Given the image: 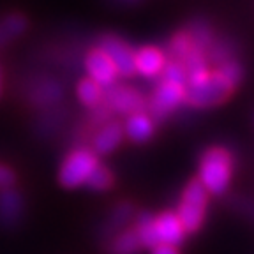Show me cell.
<instances>
[{
  "label": "cell",
  "mask_w": 254,
  "mask_h": 254,
  "mask_svg": "<svg viewBox=\"0 0 254 254\" xmlns=\"http://www.w3.org/2000/svg\"><path fill=\"white\" fill-rule=\"evenodd\" d=\"M231 173H233V159L224 148H208L199 159L198 180L208 194H222L230 186Z\"/></svg>",
  "instance_id": "6da1fadb"
},
{
  "label": "cell",
  "mask_w": 254,
  "mask_h": 254,
  "mask_svg": "<svg viewBox=\"0 0 254 254\" xmlns=\"http://www.w3.org/2000/svg\"><path fill=\"white\" fill-rule=\"evenodd\" d=\"M206 206H208V192L198 179H192L182 190L179 206L175 212L179 215L186 233H196L203 226Z\"/></svg>",
  "instance_id": "7a4b0ae2"
},
{
  "label": "cell",
  "mask_w": 254,
  "mask_h": 254,
  "mask_svg": "<svg viewBox=\"0 0 254 254\" xmlns=\"http://www.w3.org/2000/svg\"><path fill=\"white\" fill-rule=\"evenodd\" d=\"M233 85L219 71H210L199 83L186 87V103L194 108H212L224 103L233 92Z\"/></svg>",
  "instance_id": "3957f363"
},
{
  "label": "cell",
  "mask_w": 254,
  "mask_h": 254,
  "mask_svg": "<svg viewBox=\"0 0 254 254\" xmlns=\"http://www.w3.org/2000/svg\"><path fill=\"white\" fill-rule=\"evenodd\" d=\"M99 161L94 150L88 148H76L67 157L64 159L59 171V182L65 189H76V187L87 184L92 171L97 168Z\"/></svg>",
  "instance_id": "277c9868"
},
{
  "label": "cell",
  "mask_w": 254,
  "mask_h": 254,
  "mask_svg": "<svg viewBox=\"0 0 254 254\" xmlns=\"http://www.w3.org/2000/svg\"><path fill=\"white\" fill-rule=\"evenodd\" d=\"M103 104L117 115H134L139 111H145L147 101L141 95V92L136 90L129 85L115 83L104 88Z\"/></svg>",
  "instance_id": "5b68a950"
},
{
  "label": "cell",
  "mask_w": 254,
  "mask_h": 254,
  "mask_svg": "<svg viewBox=\"0 0 254 254\" xmlns=\"http://www.w3.org/2000/svg\"><path fill=\"white\" fill-rule=\"evenodd\" d=\"M184 101H186V87L161 79L147 103L148 115L152 120H164Z\"/></svg>",
  "instance_id": "8992f818"
},
{
  "label": "cell",
  "mask_w": 254,
  "mask_h": 254,
  "mask_svg": "<svg viewBox=\"0 0 254 254\" xmlns=\"http://www.w3.org/2000/svg\"><path fill=\"white\" fill-rule=\"evenodd\" d=\"M99 48L110 57V60L113 62V65H115L117 72L120 76L129 78V76H132L136 72V64H134L136 52H132V48L124 39L108 34V36L101 37Z\"/></svg>",
  "instance_id": "52a82bcc"
},
{
  "label": "cell",
  "mask_w": 254,
  "mask_h": 254,
  "mask_svg": "<svg viewBox=\"0 0 254 254\" xmlns=\"http://www.w3.org/2000/svg\"><path fill=\"white\" fill-rule=\"evenodd\" d=\"M85 69L88 72V78L94 79L95 83L103 88L115 85V79L119 76L110 57L99 46L92 48L90 52L87 53V57H85Z\"/></svg>",
  "instance_id": "ba28073f"
},
{
  "label": "cell",
  "mask_w": 254,
  "mask_h": 254,
  "mask_svg": "<svg viewBox=\"0 0 254 254\" xmlns=\"http://www.w3.org/2000/svg\"><path fill=\"white\" fill-rule=\"evenodd\" d=\"M25 215V199L14 187L0 190V228L14 230Z\"/></svg>",
  "instance_id": "9c48e42d"
},
{
  "label": "cell",
  "mask_w": 254,
  "mask_h": 254,
  "mask_svg": "<svg viewBox=\"0 0 254 254\" xmlns=\"http://www.w3.org/2000/svg\"><path fill=\"white\" fill-rule=\"evenodd\" d=\"M155 224V235H157L159 244L164 246H173L179 247L186 240V230H184L182 222H180L179 215L175 212H161L159 215H155L154 219Z\"/></svg>",
  "instance_id": "30bf717a"
},
{
  "label": "cell",
  "mask_w": 254,
  "mask_h": 254,
  "mask_svg": "<svg viewBox=\"0 0 254 254\" xmlns=\"http://www.w3.org/2000/svg\"><path fill=\"white\" fill-rule=\"evenodd\" d=\"M166 55L163 50L155 46H143L141 50L134 53L136 72H139L145 78H155L161 76L164 65H166Z\"/></svg>",
  "instance_id": "8fae6325"
},
{
  "label": "cell",
  "mask_w": 254,
  "mask_h": 254,
  "mask_svg": "<svg viewBox=\"0 0 254 254\" xmlns=\"http://www.w3.org/2000/svg\"><path fill=\"white\" fill-rule=\"evenodd\" d=\"M134 214V206L131 203L122 201L111 210V214L108 215V219L103 222V226L99 230V235L103 240H110L117 233H120L122 230H126V226L129 224V221L132 219Z\"/></svg>",
  "instance_id": "7c38bea8"
},
{
  "label": "cell",
  "mask_w": 254,
  "mask_h": 254,
  "mask_svg": "<svg viewBox=\"0 0 254 254\" xmlns=\"http://www.w3.org/2000/svg\"><path fill=\"white\" fill-rule=\"evenodd\" d=\"M124 138V126L119 122H106L97 134L94 136V154L97 155H106L111 154V152L119 148V145L122 143Z\"/></svg>",
  "instance_id": "4fadbf2b"
},
{
  "label": "cell",
  "mask_w": 254,
  "mask_h": 254,
  "mask_svg": "<svg viewBox=\"0 0 254 254\" xmlns=\"http://www.w3.org/2000/svg\"><path fill=\"white\" fill-rule=\"evenodd\" d=\"M154 120L148 113L139 111L134 115H129L124 124V134L134 143H145L154 136Z\"/></svg>",
  "instance_id": "5bb4252c"
},
{
  "label": "cell",
  "mask_w": 254,
  "mask_h": 254,
  "mask_svg": "<svg viewBox=\"0 0 254 254\" xmlns=\"http://www.w3.org/2000/svg\"><path fill=\"white\" fill-rule=\"evenodd\" d=\"M64 90L55 79L50 78H43L41 81H37L34 87L28 92V99H30L32 104L36 106H52L57 101L62 97Z\"/></svg>",
  "instance_id": "9a60e30c"
},
{
  "label": "cell",
  "mask_w": 254,
  "mask_h": 254,
  "mask_svg": "<svg viewBox=\"0 0 254 254\" xmlns=\"http://www.w3.org/2000/svg\"><path fill=\"white\" fill-rule=\"evenodd\" d=\"M184 67L187 72V85H196L199 83L201 79H205L208 76V59H206V53L198 50V48H192L189 52V55L182 60Z\"/></svg>",
  "instance_id": "2e32d148"
},
{
  "label": "cell",
  "mask_w": 254,
  "mask_h": 254,
  "mask_svg": "<svg viewBox=\"0 0 254 254\" xmlns=\"http://www.w3.org/2000/svg\"><path fill=\"white\" fill-rule=\"evenodd\" d=\"M143 249L134 228H126L108 240V254H139Z\"/></svg>",
  "instance_id": "e0dca14e"
},
{
  "label": "cell",
  "mask_w": 254,
  "mask_h": 254,
  "mask_svg": "<svg viewBox=\"0 0 254 254\" xmlns=\"http://www.w3.org/2000/svg\"><path fill=\"white\" fill-rule=\"evenodd\" d=\"M154 219L155 215L150 214V212H139L136 215V221H134V231L138 235L139 242H141L143 249H154L155 246H159V240H157V235H155V224H154Z\"/></svg>",
  "instance_id": "ac0fdd59"
},
{
  "label": "cell",
  "mask_w": 254,
  "mask_h": 254,
  "mask_svg": "<svg viewBox=\"0 0 254 254\" xmlns=\"http://www.w3.org/2000/svg\"><path fill=\"white\" fill-rule=\"evenodd\" d=\"M103 97H104V88L99 87L94 79L83 78L78 83V99L87 108H94V110L99 108L103 104Z\"/></svg>",
  "instance_id": "d6986e66"
},
{
  "label": "cell",
  "mask_w": 254,
  "mask_h": 254,
  "mask_svg": "<svg viewBox=\"0 0 254 254\" xmlns=\"http://www.w3.org/2000/svg\"><path fill=\"white\" fill-rule=\"evenodd\" d=\"M187 36L192 41V46L201 50V52H208L210 46L214 44V36H212V28L205 23V21H194L187 30Z\"/></svg>",
  "instance_id": "ffe728a7"
},
{
  "label": "cell",
  "mask_w": 254,
  "mask_h": 254,
  "mask_svg": "<svg viewBox=\"0 0 254 254\" xmlns=\"http://www.w3.org/2000/svg\"><path fill=\"white\" fill-rule=\"evenodd\" d=\"M27 28V20L21 14H11L0 21V44H5L18 37Z\"/></svg>",
  "instance_id": "44dd1931"
},
{
  "label": "cell",
  "mask_w": 254,
  "mask_h": 254,
  "mask_svg": "<svg viewBox=\"0 0 254 254\" xmlns=\"http://www.w3.org/2000/svg\"><path fill=\"white\" fill-rule=\"evenodd\" d=\"M192 41L190 37L187 36V32H179V34H175L171 37L170 44H168V55H170V60H179L182 62L189 52L192 50Z\"/></svg>",
  "instance_id": "7402d4cb"
},
{
  "label": "cell",
  "mask_w": 254,
  "mask_h": 254,
  "mask_svg": "<svg viewBox=\"0 0 254 254\" xmlns=\"http://www.w3.org/2000/svg\"><path fill=\"white\" fill-rule=\"evenodd\" d=\"M113 180H115L113 179V173L106 166H103V164H97V168L88 177L87 186L92 190H108L113 186Z\"/></svg>",
  "instance_id": "603a6c76"
},
{
  "label": "cell",
  "mask_w": 254,
  "mask_h": 254,
  "mask_svg": "<svg viewBox=\"0 0 254 254\" xmlns=\"http://www.w3.org/2000/svg\"><path fill=\"white\" fill-rule=\"evenodd\" d=\"M161 78L163 81H170V83H177L186 87L187 85V72L184 64L179 60H168L166 65H164L163 72H161Z\"/></svg>",
  "instance_id": "cb8c5ba5"
},
{
  "label": "cell",
  "mask_w": 254,
  "mask_h": 254,
  "mask_svg": "<svg viewBox=\"0 0 254 254\" xmlns=\"http://www.w3.org/2000/svg\"><path fill=\"white\" fill-rule=\"evenodd\" d=\"M217 71L221 72L224 78L230 81L233 87H237L240 81H242V76H244V72H242V65L237 62V60H228V62H224L222 65H219L217 67Z\"/></svg>",
  "instance_id": "d4e9b609"
},
{
  "label": "cell",
  "mask_w": 254,
  "mask_h": 254,
  "mask_svg": "<svg viewBox=\"0 0 254 254\" xmlns=\"http://www.w3.org/2000/svg\"><path fill=\"white\" fill-rule=\"evenodd\" d=\"M206 53L210 55V57H206V59L214 60V62L217 64V67H219V65H222L224 62H228V60H231V50H230V46L224 43V41L214 43L210 46V50H208Z\"/></svg>",
  "instance_id": "484cf974"
},
{
  "label": "cell",
  "mask_w": 254,
  "mask_h": 254,
  "mask_svg": "<svg viewBox=\"0 0 254 254\" xmlns=\"http://www.w3.org/2000/svg\"><path fill=\"white\" fill-rule=\"evenodd\" d=\"M14 182H16L14 171H12L9 166H5V164H0V190L7 189V187H12Z\"/></svg>",
  "instance_id": "4316f807"
},
{
  "label": "cell",
  "mask_w": 254,
  "mask_h": 254,
  "mask_svg": "<svg viewBox=\"0 0 254 254\" xmlns=\"http://www.w3.org/2000/svg\"><path fill=\"white\" fill-rule=\"evenodd\" d=\"M150 254H180L179 253V247H173V246H164V244H159L152 249Z\"/></svg>",
  "instance_id": "83f0119b"
},
{
  "label": "cell",
  "mask_w": 254,
  "mask_h": 254,
  "mask_svg": "<svg viewBox=\"0 0 254 254\" xmlns=\"http://www.w3.org/2000/svg\"><path fill=\"white\" fill-rule=\"evenodd\" d=\"M0 88H2V87H0Z\"/></svg>",
  "instance_id": "f1b7e54d"
}]
</instances>
